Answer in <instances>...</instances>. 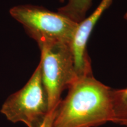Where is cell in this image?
I'll return each mask as SVG.
<instances>
[{
  "mask_svg": "<svg viewBox=\"0 0 127 127\" xmlns=\"http://www.w3.org/2000/svg\"><path fill=\"white\" fill-rule=\"evenodd\" d=\"M112 90L93 73L78 77L60 101L50 127H96L111 122Z\"/></svg>",
  "mask_w": 127,
  "mask_h": 127,
  "instance_id": "1",
  "label": "cell"
},
{
  "mask_svg": "<svg viewBox=\"0 0 127 127\" xmlns=\"http://www.w3.org/2000/svg\"><path fill=\"white\" fill-rule=\"evenodd\" d=\"M9 14L39 47L58 43L71 44L78 26V23L59 12L36 5L14 6L9 9Z\"/></svg>",
  "mask_w": 127,
  "mask_h": 127,
  "instance_id": "2",
  "label": "cell"
},
{
  "mask_svg": "<svg viewBox=\"0 0 127 127\" xmlns=\"http://www.w3.org/2000/svg\"><path fill=\"white\" fill-rule=\"evenodd\" d=\"M39 48V64L48 107L47 119L52 120L61 94L78 77L71 44L58 43Z\"/></svg>",
  "mask_w": 127,
  "mask_h": 127,
  "instance_id": "3",
  "label": "cell"
},
{
  "mask_svg": "<svg viewBox=\"0 0 127 127\" xmlns=\"http://www.w3.org/2000/svg\"><path fill=\"white\" fill-rule=\"evenodd\" d=\"M1 112L13 123L22 122L28 127H45L48 107L39 64L24 86L6 99Z\"/></svg>",
  "mask_w": 127,
  "mask_h": 127,
  "instance_id": "4",
  "label": "cell"
},
{
  "mask_svg": "<svg viewBox=\"0 0 127 127\" xmlns=\"http://www.w3.org/2000/svg\"><path fill=\"white\" fill-rule=\"evenodd\" d=\"M112 2V0H102L91 15L78 24L71 44L78 77L92 73L91 61L87 51V42L96 23Z\"/></svg>",
  "mask_w": 127,
  "mask_h": 127,
  "instance_id": "5",
  "label": "cell"
},
{
  "mask_svg": "<svg viewBox=\"0 0 127 127\" xmlns=\"http://www.w3.org/2000/svg\"><path fill=\"white\" fill-rule=\"evenodd\" d=\"M93 1V0H67V2L59 8L57 11L79 24L86 18Z\"/></svg>",
  "mask_w": 127,
  "mask_h": 127,
  "instance_id": "6",
  "label": "cell"
},
{
  "mask_svg": "<svg viewBox=\"0 0 127 127\" xmlns=\"http://www.w3.org/2000/svg\"><path fill=\"white\" fill-rule=\"evenodd\" d=\"M112 101L114 118L111 122L127 120V88L112 89Z\"/></svg>",
  "mask_w": 127,
  "mask_h": 127,
  "instance_id": "7",
  "label": "cell"
},
{
  "mask_svg": "<svg viewBox=\"0 0 127 127\" xmlns=\"http://www.w3.org/2000/svg\"><path fill=\"white\" fill-rule=\"evenodd\" d=\"M114 123L117 124L122 125V126H125L127 127V120H117L113 122Z\"/></svg>",
  "mask_w": 127,
  "mask_h": 127,
  "instance_id": "8",
  "label": "cell"
},
{
  "mask_svg": "<svg viewBox=\"0 0 127 127\" xmlns=\"http://www.w3.org/2000/svg\"><path fill=\"white\" fill-rule=\"evenodd\" d=\"M124 18L125 19V20H127V12L126 13H125V15H124Z\"/></svg>",
  "mask_w": 127,
  "mask_h": 127,
  "instance_id": "9",
  "label": "cell"
},
{
  "mask_svg": "<svg viewBox=\"0 0 127 127\" xmlns=\"http://www.w3.org/2000/svg\"><path fill=\"white\" fill-rule=\"evenodd\" d=\"M59 1H60V2H64V1H65V0H59Z\"/></svg>",
  "mask_w": 127,
  "mask_h": 127,
  "instance_id": "10",
  "label": "cell"
}]
</instances>
